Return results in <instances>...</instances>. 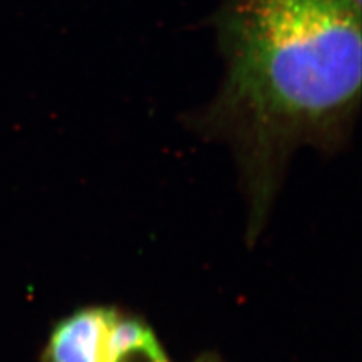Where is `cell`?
<instances>
[{"label": "cell", "instance_id": "6da1fadb", "mask_svg": "<svg viewBox=\"0 0 362 362\" xmlns=\"http://www.w3.org/2000/svg\"><path fill=\"white\" fill-rule=\"evenodd\" d=\"M223 77L192 119L230 144L254 219L266 213L291 154L343 145L361 103V8L350 0H221Z\"/></svg>", "mask_w": 362, "mask_h": 362}, {"label": "cell", "instance_id": "7a4b0ae2", "mask_svg": "<svg viewBox=\"0 0 362 362\" xmlns=\"http://www.w3.org/2000/svg\"><path fill=\"white\" fill-rule=\"evenodd\" d=\"M117 311L90 307L61 320L44 347L42 362H103L105 344Z\"/></svg>", "mask_w": 362, "mask_h": 362}, {"label": "cell", "instance_id": "3957f363", "mask_svg": "<svg viewBox=\"0 0 362 362\" xmlns=\"http://www.w3.org/2000/svg\"><path fill=\"white\" fill-rule=\"evenodd\" d=\"M103 362H169L153 331L117 311L106 337Z\"/></svg>", "mask_w": 362, "mask_h": 362}, {"label": "cell", "instance_id": "277c9868", "mask_svg": "<svg viewBox=\"0 0 362 362\" xmlns=\"http://www.w3.org/2000/svg\"><path fill=\"white\" fill-rule=\"evenodd\" d=\"M350 2H352L354 5H356L358 8H361V0H350Z\"/></svg>", "mask_w": 362, "mask_h": 362}, {"label": "cell", "instance_id": "5b68a950", "mask_svg": "<svg viewBox=\"0 0 362 362\" xmlns=\"http://www.w3.org/2000/svg\"><path fill=\"white\" fill-rule=\"evenodd\" d=\"M204 362H209V361H204Z\"/></svg>", "mask_w": 362, "mask_h": 362}]
</instances>
